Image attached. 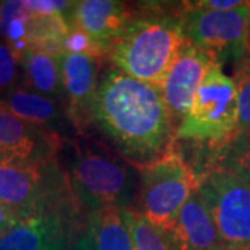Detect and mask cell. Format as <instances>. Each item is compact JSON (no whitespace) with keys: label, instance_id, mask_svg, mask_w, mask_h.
<instances>
[{"label":"cell","instance_id":"cell-13","mask_svg":"<svg viewBox=\"0 0 250 250\" xmlns=\"http://www.w3.org/2000/svg\"><path fill=\"white\" fill-rule=\"evenodd\" d=\"M164 233L175 250H229L217 232L197 189L184 205L172 228Z\"/></svg>","mask_w":250,"mask_h":250},{"label":"cell","instance_id":"cell-19","mask_svg":"<svg viewBox=\"0 0 250 250\" xmlns=\"http://www.w3.org/2000/svg\"><path fill=\"white\" fill-rule=\"evenodd\" d=\"M128 224L134 250H175L168 236L132 207H128Z\"/></svg>","mask_w":250,"mask_h":250},{"label":"cell","instance_id":"cell-30","mask_svg":"<svg viewBox=\"0 0 250 250\" xmlns=\"http://www.w3.org/2000/svg\"><path fill=\"white\" fill-rule=\"evenodd\" d=\"M50 250H62V249H50Z\"/></svg>","mask_w":250,"mask_h":250},{"label":"cell","instance_id":"cell-15","mask_svg":"<svg viewBox=\"0 0 250 250\" xmlns=\"http://www.w3.org/2000/svg\"><path fill=\"white\" fill-rule=\"evenodd\" d=\"M83 238L92 250H134L128 208L106 207L88 214Z\"/></svg>","mask_w":250,"mask_h":250},{"label":"cell","instance_id":"cell-3","mask_svg":"<svg viewBox=\"0 0 250 250\" xmlns=\"http://www.w3.org/2000/svg\"><path fill=\"white\" fill-rule=\"evenodd\" d=\"M0 203L20 218L59 214L71 218L77 211L68 174L54 159L0 160Z\"/></svg>","mask_w":250,"mask_h":250},{"label":"cell","instance_id":"cell-25","mask_svg":"<svg viewBox=\"0 0 250 250\" xmlns=\"http://www.w3.org/2000/svg\"><path fill=\"white\" fill-rule=\"evenodd\" d=\"M248 1L243 0H200V1H188V4L193 9L202 10H235L245 6Z\"/></svg>","mask_w":250,"mask_h":250},{"label":"cell","instance_id":"cell-18","mask_svg":"<svg viewBox=\"0 0 250 250\" xmlns=\"http://www.w3.org/2000/svg\"><path fill=\"white\" fill-rule=\"evenodd\" d=\"M34 16L25 1H0V38L18 57L28 49Z\"/></svg>","mask_w":250,"mask_h":250},{"label":"cell","instance_id":"cell-4","mask_svg":"<svg viewBox=\"0 0 250 250\" xmlns=\"http://www.w3.org/2000/svg\"><path fill=\"white\" fill-rule=\"evenodd\" d=\"M138 171L134 210L157 229L168 232L188 199L196 192L200 177L174 146L161 159Z\"/></svg>","mask_w":250,"mask_h":250},{"label":"cell","instance_id":"cell-26","mask_svg":"<svg viewBox=\"0 0 250 250\" xmlns=\"http://www.w3.org/2000/svg\"><path fill=\"white\" fill-rule=\"evenodd\" d=\"M20 220L21 218L18 217L14 210H11L9 206L0 203V236L9 232Z\"/></svg>","mask_w":250,"mask_h":250},{"label":"cell","instance_id":"cell-1","mask_svg":"<svg viewBox=\"0 0 250 250\" xmlns=\"http://www.w3.org/2000/svg\"><path fill=\"white\" fill-rule=\"evenodd\" d=\"M92 123L136 168L161 159L177 134L161 88L117 68L107 70L99 83Z\"/></svg>","mask_w":250,"mask_h":250},{"label":"cell","instance_id":"cell-21","mask_svg":"<svg viewBox=\"0 0 250 250\" xmlns=\"http://www.w3.org/2000/svg\"><path fill=\"white\" fill-rule=\"evenodd\" d=\"M229 145L231 149L220 168L231 171L250 184V134L238 136Z\"/></svg>","mask_w":250,"mask_h":250},{"label":"cell","instance_id":"cell-24","mask_svg":"<svg viewBox=\"0 0 250 250\" xmlns=\"http://www.w3.org/2000/svg\"><path fill=\"white\" fill-rule=\"evenodd\" d=\"M27 7L38 16H57L64 14L68 17L75 1L65 0H27Z\"/></svg>","mask_w":250,"mask_h":250},{"label":"cell","instance_id":"cell-6","mask_svg":"<svg viewBox=\"0 0 250 250\" xmlns=\"http://www.w3.org/2000/svg\"><path fill=\"white\" fill-rule=\"evenodd\" d=\"M238 134V92L231 77L213 65L197 89L192 107L177 128L175 139L213 146L232 143Z\"/></svg>","mask_w":250,"mask_h":250},{"label":"cell","instance_id":"cell-23","mask_svg":"<svg viewBox=\"0 0 250 250\" xmlns=\"http://www.w3.org/2000/svg\"><path fill=\"white\" fill-rule=\"evenodd\" d=\"M62 53H82V54H92L102 59L98 53V49L95 43L92 42L89 36L83 34L78 28L71 27L68 35L65 36L62 42Z\"/></svg>","mask_w":250,"mask_h":250},{"label":"cell","instance_id":"cell-8","mask_svg":"<svg viewBox=\"0 0 250 250\" xmlns=\"http://www.w3.org/2000/svg\"><path fill=\"white\" fill-rule=\"evenodd\" d=\"M249 4L235 10L193 9L184 3L182 27L189 43L208 54L217 65L233 60L235 64L248 53Z\"/></svg>","mask_w":250,"mask_h":250},{"label":"cell","instance_id":"cell-12","mask_svg":"<svg viewBox=\"0 0 250 250\" xmlns=\"http://www.w3.org/2000/svg\"><path fill=\"white\" fill-rule=\"evenodd\" d=\"M132 10L116 0L75 1L68 14L70 25L89 36L100 57L107 56L110 47L124 32Z\"/></svg>","mask_w":250,"mask_h":250},{"label":"cell","instance_id":"cell-5","mask_svg":"<svg viewBox=\"0 0 250 250\" xmlns=\"http://www.w3.org/2000/svg\"><path fill=\"white\" fill-rule=\"evenodd\" d=\"M70 187L77 203L88 214L106 207H124L132 202L134 171L108 150L86 146L75 150L70 164Z\"/></svg>","mask_w":250,"mask_h":250},{"label":"cell","instance_id":"cell-7","mask_svg":"<svg viewBox=\"0 0 250 250\" xmlns=\"http://www.w3.org/2000/svg\"><path fill=\"white\" fill-rule=\"evenodd\" d=\"M197 193L228 249L250 246V184L231 171L215 168L200 175Z\"/></svg>","mask_w":250,"mask_h":250},{"label":"cell","instance_id":"cell-14","mask_svg":"<svg viewBox=\"0 0 250 250\" xmlns=\"http://www.w3.org/2000/svg\"><path fill=\"white\" fill-rule=\"evenodd\" d=\"M68 221L59 214L21 218L9 232L0 236V250L62 249Z\"/></svg>","mask_w":250,"mask_h":250},{"label":"cell","instance_id":"cell-27","mask_svg":"<svg viewBox=\"0 0 250 250\" xmlns=\"http://www.w3.org/2000/svg\"><path fill=\"white\" fill-rule=\"evenodd\" d=\"M75 250H92V249H90V246L88 245V242L85 241V238L82 236L80 241H78V243H77V248H75Z\"/></svg>","mask_w":250,"mask_h":250},{"label":"cell","instance_id":"cell-28","mask_svg":"<svg viewBox=\"0 0 250 250\" xmlns=\"http://www.w3.org/2000/svg\"><path fill=\"white\" fill-rule=\"evenodd\" d=\"M246 43H248V52H250V4H249V16H248V38H246Z\"/></svg>","mask_w":250,"mask_h":250},{"label":"cell","instance_id":"cell-20","mask_svg":"<svg viewBox=\"0 0 250 250\" xmlns=\"http://www.w3.org/2000/svg\"><path fill=\"white\" fill-rule=\"evenodd\" d=\"M232 80L238 92V138L250 134V52L235 64Z\"/></svg>","mask_w":250,"mask_h":250},{"label":"cell","instance_id":"cell-17","mask_svg":"<svg viewBox=\"0 0 250 250\" xmlns=\"http://www.w3.org/2000/svg\"><path fill=\"white\" fill-rule=\"evenodd\" d=\"M24 85L27 89L52 99H64L57 56L28 49L20 56Z\"/></svg>","mask_w":250,"mask_h":250},{"label":"cell","instance_id":"cell-10","mask_svg":"<svg viewBox=\"0 0 250 250\" xmlns=\"http://www.w3.org/2000/svg\"><path fill=\"white\" fill-rule=\"evenodd\" d=\"M217 65L208 54L185 41L161 85L166 104L175 124L184 121L207 71Z\"/></svg>","mask_w":250,"mask_h":250},{"label":"cell","instance_id":"cell-16","mask_svg":"<svg viewBox=\"0 0 250 250\" xmlns=\"http://www.w3.org/2000/svg\"><path fill=\"white\" fill-rule=\"evenodd\" d=\"M0 102L14 116L29 124L52 131L62 124V114L56 100L27 89L25 86H17L10 90L7 95L0 98Z\"/></svg>","mask_w":250,"mask_h":250},{"label":"cell","instance_id":"cell-22","mask_svg":"<svg viewBox=\"0 0 250 250\" xmlns=\"http://www.w3.org/2000/svg\"><path fill=\"white\" fill-rule=\"evenodd\" d=\"M21 64L20 57L9 45L0 41V96L3 98L10 90L17 88Z\"/></svg>","mask_w":250,"mask_h":250},{"label":"cell","instance_id":"cell-29","mask_svg":"<svg viewBox=\"0 0 250 250\" xmlns=\"http://www.w3.org/2000/svg\"><path fill=\"white\" fill-rule=\"evenodd\" d=\"M229 250H250V246L249 248H239V249H229Z\"/></svg>","mask_w":250,"mask_h":250},{"label":"cell","instance_id":"cell-2","mask_svg":"<svg viewBox=\"0 0 250 250\" xmlns=\"http://www.w3.org/2000/svg\"><path fill=\"white\" fill-rule=\"evenodd\" d=\"M182 16L184 3L166 7L159 3L143 4L132 13L124 32L110 47L108 60L128 77L161 88L187 41Z\"/></svg>","mask_w":250,"mask_h":250},{"label":"cell","instance_id":"cell-9","mask_svg":"<svg viewBox=\"0 0 250 250\" xmlns=\"http://www.w3.org/2000/svg\"><path fill=\"white\" fill-rule=\"evenodd\" d=\"M62 86L67 102L68 118L83 131L92 124V108L99 89L100 59L92 54L59 53Z\"/></svg>","mask_w":250,"mask_h":250},{"label":"cell","instance_id":"cell-11","mask_svg":"<svg viewBox=\"0 0 250 250\" xmlns=\"http://www.w3.org/2000/svg\"><path fill=\"white\" fill-rule=\"evenodd\" d=\"M59 147L56 131L18 118L0 102V160L54 159Z\"/></svg>","mask_w":250,"mask_h":250}]
</instances>
